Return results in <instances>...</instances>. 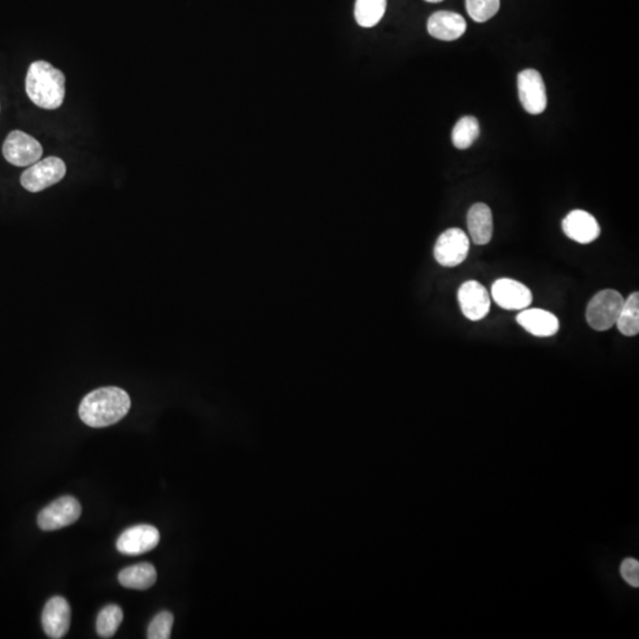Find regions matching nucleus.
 <instances>
[{"mask_svg": "<svg viewBox=\"0 0 639 639\" xmlns=\"http://www.w3.org/2000/svg\"><path fill=\"white\" fill-rule=\"evenodd\" d=\"M131 398L120 388L108 386L94 390L81 401V421L91 427H107L117 425L131 410Z\"/></svg>", "mask_w": 639, "mask_h": 639, "instance_id": "nucleus-1", "label": "nucleus"}, {"mask_svg": "<svg viewBox=\"0 0 639 639\" xmlns=\"http://www.w3.org/2000/svg\"><path fill=\"white\" fill-rule=\"evenodd\" d=\"M25 89L29 99L42 109L53 110L62 106L66 95V76L46 61L30 66Z\"/></svg>", "mask_w": 639, "mask_h": 639, "instance_id": "nucleus-2", "label": "nucleus"}, {"mask_svg": "<svg viewBox=\"0 0 639 639\" xmlns=\"http://www.w3.org/2000/svg\"><path fill=\"white\" fill-rule=\"evenodd\" d=\"M624 297L613 289H605L592 297L586 308V320L598 332L612 328L624 306Z\"/></svg>", "mask_w": 639, "mask_h": 639, "instance_id": "nucleus-3", "label": "nucleus"}, {"mask_svg": "<svg viewBox=\"0 0 639 639\" xmlns=\"http://www.w3.org/2000/svg\"><path fill=\"white\" fill-rule=\"evenodd\" d=\"M66 167L65 162L57 157H49L40 160L30 166L22 174V187L30 192H40L53 187L66 177Z\"/></svg>", "mask_w": 639, "mask_h": 639, "instance_id": "nucleus-4", "label": "nucleus"}, {"mask_svg": "<svg viewBox=\"0 0 639 639\" xmlns=\"http://www.w3.org/2000/svg\"><path fill=\"white\" fill-rule=\"evenodd\" d=\"M4 157L17 167L31 166L43 155L42 144L22 131H13L7 136L3 146Z\"/></svg>", "mask_w": 639, "mask_h": 639, "instance_id": "nucleus-5", "label": "nucleus"}, {"mask_svg": "<svg viewBox=\"0 0 639 639\" xmlns=\"http://www.w3.org/2000/svg\"><path fill=\"white\" fill-rule=\"evenodd\" d=\"M82 514L79 501L73 496H63L51 503L39 512V526L40 530H57L75 523Z\"/></svg>", "mask_w": 639, "mask_h": 639, "instance_id": "nucleus-6", "label": "nucleus"}, {"mask_svg": "<svg viewBox=\"0 0 639 639\" xmlns=\"http://www.w3.org/2000/svg\"><path fill=\"white\" fill-rule=\"evenodd\" d=\"M470 249L469 237L463 230L452 228L440 236L434 244L433 255L441 266L452 267L466 261Z\"/></svg>", "mask_w": 639, "mask_h": 639, "instance_id": "nucleus-7", "label": "nucleus"}, {"mask_svg": "<svg viewBox=\"0 0 639 639\" xmlns=\"http://www.w3.org/2000/svg\"><path fill=\"white\" fill-rule=\"evenodd\" d=\"M520 102L527 113L538 115L547 107V92L540 73L526 69L518 75Z\"/></svg>", "mask_w": 639, "mask_h": 639, "instance_id": "nucleus-8", "label": "nucleus"}, {"mask_svg": "<svg viewBox=\"0 0 639 639\" xmlns=\"http://www.w3.org/2000/svg\"><path fill=\"white\" fill-rule=\"evenodd\" d=\"M492 296L496 304L506 311H523L533 302L530 289L512 278H500L494 282Z\"/></svg>", "mask_w": 639, "mask_h": 639, "instance_id": "nucleus-9", "label": "nucleus"}, {"mask_svg": "<svg viewBox=\"0 0 639 639\" xmlns=\"http://www.w3.org/2000/svg\"><path fill=\"white\" fill-rule=\"evenodd\" d=\"M160 533L150 525H139L125 530L118 538V551L125 556H141L159 545Z\"/></svg>", "mask_w": 639, "mask_h": 639, "instance_id": "nucleus-10", "label": "nucleus"}, {"mask_svg": "<svg viewBox=\"0 0 639 639\" xmlns=\"http://www.w3.org/2000/svg\"><path fill=\"white\" fill-rule=\"evenodd\" d=\"M459 303L464 317L479 321L489 313V293L477 281L464 282L459 291Z\"/></svg>", "mask_w": 639, "mask_h": 639, "instance_id": "nucleus-11", "label": "nucleus"}, {"mask_svg": "<svg viewBox=\"0 0 639 639\" xmlns=\"http://www.w3.org/2000/svg\"><path fill=\"white\" fill-rule=\"evenodd\" d=\"M72 622V608L63 597H53L42 613V626L47 636L59 639L68 634Z\"/></svg>", "mask_w": 639, "mask_h": 639, "instance_id": "nucleus-12", "label": "nucleus"}, {"mask_svg": "<svg viewBox=\"0 0 639 639\" xmlns=\"http://www.w3.org/2000/svg\"><path fill=\"white\" fill-rule=\"evenodd\" d=\"M565 235L581 244H589L600 235V226L592 214L582 210H574L563 221Z\"/></svg>", "mask_w": 639, "mask_h": 639, "instance_id": "nucleus-13", "label": "nucleus"}, {"mask_svg": "<svg viewBox=\"0 0 639 639\" xmlns=\"http://www.w3.org/2000/svg\"><path fill=\"white\" fill-rule=\"evenodd\" d=\"M467 30V22L460 13L438 11L427 21V31L433 39L451 42L459 39Z\"/></svg>", "mask_w": 639, "mask_h": 639, "instance_id": "nucleus-14", "label": "nucleus"}, {"mask_svg": "<svg viewBox=\"0 0 639 639\" xmlns=\"http://www.w3.org/2000/svg\"><path fill=\"white\" fill-rule=\"evenodd\" d=\"M516 321L527 332L540 337L556 336L560 327L559 320L555 314L549 313L547 311L538 310V308H533V310L526 308L518 315Z\"/></svg>", "mask_w": 639, "mask_h": 639, "instance_id": "nucleus-15", "label": "nucleus"}, {"mask_svg": "<svg viewBox=\"0 0 639 639\" xmlns=\"http://www.w3.org/2000/svg\"><path fill=\"white\" fill-rule=\"evenodd\" d=\"M468 229L475 244L486 245L492 241L493 214L486 204L477 203L468 213Z\"/></svg>", "mask_w": 639, "mask_h": 639, "instance_id": "nucleus-16", "label": "nucleus"}, {"mask_svg": "<svg viewBox=\"0 0 639 639\" xmlns=\"http://www.w3.org/2000/svg\"><path fill=\"white\" fill-rule=\"evenodd\" d=\"M157 570L152 564L141 563L124 568L118 573V582L126 589L148 590L157 582Z\"/></svg>", "mask_w": 639, "mask_h": 639, "instance_id": "nucleus-17", "label": "nucleus"}, {"mask_svg": "<svg viewBox=\"0 0 639 639\" xmlns=\"http://www.w3.org/2000/svg\"><path fill=\"white\" fill-rule=\"evenodd\" d=\"M388 0H356L355 17L362 28H373L384 17Z\"/></svg>", "mask_w": 639, "mask_h": 639, "instance_id": "nucleus-18", "label": "nucleus"}, {"mask_svg": "<svg viewBox=\"0 0 639 639\" xmlns=\"http://www.w3.org/2000/svg\"><path fill=\"white\" fill-rule=\"evenodd\" d=\"M617 328L626 337H635L639 333V293H633L626 301L618 320Z\"/></svg>", "mask_w": 639, "mask_h": 639, "instance_id": "nucleus-19", "label": "nucleus"}, {"mask_svg": "<svg viewBox=\"0 0 639 639\" xmlns=\"http://www.w3.org/2000/svg\"><path fill=\"white\" fill-rule=\"evenodd\" d=\"M479 124L477 118L466 117L460 118L452 129V144L459 150H467L477 140Z\"/></svg>", "mask_w": 639, "mask_h": 639, "instance_id": "nucleus-20", "label": "nucleus"}, {"mask_svg": "<svg viewBox=\"0 0 639 639\" xmlns=\"http://www.w3.org/2000/svg\"><path fill=\"white\" fill-rule=\"evenodd\" d=\"M124 620V612L118 605H108L99 613L96 620V631L101 638H111L117 633Z\"/></svg>", "mask_w": 639, "mask_h": 639, "instance_id": "nucleus-21", "label": "nucleus"}, {"mask_svg": "<svg viewBox=\"0 0 639 639\" xmlns=\"http://www.w3.org/2000/svg\"><path fill=\"white\" fill-rule=\"evenodd\" d=\"M500 0H466L468 13L477 23L492 20L500 10Z\"/></svg>", "mask_w": 639, "mask_h": 639, "instance_id": "nucleus-22", "label": "nucleus"}, {"mask_svg": "<svg viewBox=\"0 0 639 639\" xmlns=\"http://www.w3.org/2000/svg\"><path fill=\"white\" fill-rule=\"evenodd\" d=\"M173 615L169 611L158 613L148 627V639H169L173 626Z\"/></svg>", "mask_w": 639, "mask_h": 639, "instance_id": "nucleus-23", "label": "nucleus"}, {"mask_svg": "<svg viewBox=\"0 0 639 639\" xmlns=\"http://www.w3.org/2000/svg\"><path fill=\"white\" fill-rule=\"evenodd\" d=\"M620 574L627 584L633 587L639 586V563L636 559L629 558L620 565Z\"/></svg>", "mask_w": 639, "mask_h": 639, "instance_id": "nucleus-24", "label": "nucleus"}, {"mask_svg": "<svg viewBox=\"0 0 639 639\" xmlns=\"http://www.w3.org/2000/svg\"><path fill=\"white\" fill-rule=\"evenodd\" d=\"M427 3H441L443 2V0H425Z\"/></svg>", "mask_w": 639, "mask_h": 639, "instance_id": "nucleus-25", "label": "nucleus"}]
</instances>
